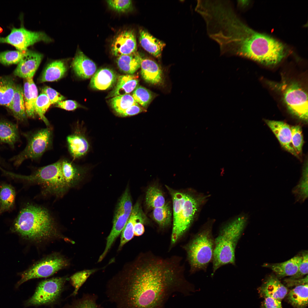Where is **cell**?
<instances>
[{"instance_id":"23","label":"cell","mask_w":308,"mask_h":308,"mask_svg":"<svg viewBox=\"0 0 308 308\" xmlns=\"http://www.w3.org/2000/svg\"><path fill=\"white\" fill-rule=\"evenodd\" d=\"M18 127L13 123L0 119V143L8 144L14 149L15 144L20 141Z\"/></svg>"},{"instance_id":"47","label":"cell","mask_w":308,"mask_h":308,"mask_svg":"<svg viewBox=\"0 0 308 308\" xmlns=\"http://www.w3.org/2000/svg\"><path fill=\"white\" fill-rule=\"evenodd\" d=\"M302 261L298 268L297 273L291 276L288 279L291 280L299 279L307 275L308 273V253L305 252L303 254Z\"/></svg>"},{"instance_id":"24","label":"cell","mask_w":308,"mask_h":308,"mask_svg":"<svg viewBox=\"0 0 308 308\" xmlns=\"http://www.w3.org/2000/svg\"><path fill=\"white\" fill-rule=\"evenodd\" d=\"M26 112L27 117L34 118L36 115L35 107L38 97L37 88L33 78L25 79L23 88Z\"/></svg>"},{"instance_id":"46","label":"cell","mask_w":308,"mask_h":308,"mask_svg":"<svg viewBox=\"0 0 308 308\" xmlns=\"http://www.w3.org/2000/svg\"><path fill=\"white\" fill-rule=\"evenodd\" d=\"M42 93L45 94L48 98L51 104H56L64 100L65 98L56 91L48 86H45L42 89Z\"/></svg>"},{"instance_id":"9","label":"cell","mask_w":308,"mask_h":308,"mask_svg":"<svg viewBox=\"0 0 308 308\" xmlns=\"http://www.w3.org/2000/svg\"><path fill=\"white\" fill-rule=\"evenodd\" d=\"M22 134L27 140V145L23 151L9 160L16 167L27 159H38L51 148L52 144V131L50 127Z\"/></svg>"},{"instance_id":"8","label":"cell","mask_w":308,"mask_h":308,"mask_svg":"<svg viewBox=\"0 0 308 308\" xmlns=\"http://www.w3.org/2000/svg\"><path fill=\"white\" fill-rule=\"evenodd\" d=\"M270 85L281 94L288 109L293 114L306 122L308 121V95L297 82H270Z\"/></svg>"},{"instance_id":"1","label":"cell","mask_w":308,"mask_h":308,"mask_svg":"<svg viewBox=\"0 0 308 308\" xmlns=\"http://www.w3.org/2000/svg\"><path fill=\"white\" fill-rule=\"evenodd\" d=\"M180 268L176 256L141 253L108 281L105 294L115 308H163Z\"/></svg>"},{"instance_id":"42","label":"cell","mask_w":308,"mask_h":308,"mask_svg":"<svg viewBox=\"0 0 308 308\" xmlns=\"http://www.w3.org/2000/svg\"><path fill=\"white\" fill-rule=\"evenodd\" d=\"M25 51L17 50L0 52V63L5 65L18 64Z\"/></svg>"},{"instance_id":"4","label":"cell","mask_w":308,"mask_h":308,"mask_svg":"<svg viewBox=\"0 0 308 308\" xmlns=\"http://www.w3.org/2000/svg\"><path fill=\"white\" fill-rule=\"evenodd\" d=\"M248 216L241 215L225 224L214 238L212 275L221 266L235 264V251L246 225Z\"/></svg>"},{"instance_id":"48","label":"cell","mask_w":308,"mask_h":308,"mask_svg":"<svg viewBox=\"0 0 308 308\" xmlns=\"http://www.w3.org/2000/svg\"><path fill=\"white\" fill-rule=\"evenodd\" d=\"M146 111L145 109L141 107L137 103L127 108L119 116L121 117L131 116Z\"/></svg>"},{"instance_id":"29","label":"cell","mask_w":308,"mask_h":308,"mask_svg":"<svg viewBox=\"0 0 308 308\" xmlns=\"http://www.w3.org/2000/svg\"><path fill=\"white\" fill-rule=\"evenodd\" d=\"M140 203L137 201L133 207L130 217L121 233L120 241L118 250L134 236V227L139 216L142 212Z\"/></svg>"},{"instance_id":"53","label":"cell","mask_w":308,"mask_h":308,"mask_svg":"<svg viewBox=\"0 0 308 308\" xmlns=\"http://www.w3.org/2000/svg\"><path fill=\"white\" fill-rule=\"evenodd\" d=\"M1 158V157L0 156V160Z\"/></svg>"},{"instance_id":"6","label":"cell","mask_w":308,"mask_h":308,"mask_svg":"<svg viewBox=\"0 0 308 308\" xmlns=\"http://www.w3.org/2000/svg\"><path fill=\"white\" fill-rule=\"evenodd\" d=\"M205 197L186 193L185 200L176 199L173 202V222L171 244H175L187 231L196 213Z\"/></svg>"},{"instance_id":"5","label":"cell","mask_w":308,"mask_h":308,"mask_svg":"<svg viewBox=\"0 0 308 308\" xmlns=\"http://www.w3.org/2000/svg\"><path fill=\"white\" fill-rule=\"evenodd\" d=\"M214 248L212 224H207L183 246L191 273L206 271L212 261Z\"/></svg>"},{"instance_id":"36","label":"cell","mask_w":308,"mask_h":308,"mask_svg":"<svg viewBox=\"0 0 308 308\" xmlns=\"http://www.w3.org/2000/svg\"><path fill=\"white\" fill-rule=\"evenodd\" d=\"M295 200L300 203L303 202L308 197L307 162L303 168L302 176L296 186L292 190Z\"/></svg>"},{"instance_id":"16","label":"cell","mask_w":308,"mask_h":308,"mask_svg":"<svg viewBox=\"0 0 308 308\" xmlns=\"http://www.w3.org/2000/svg\"><path fill=\"white\" fill-rule=\"evenodd\" d=\"M265 121L279 141L281 147L297 157L299 156L292 144L291 127L282 121L266 119Z\"/></svg>"},{"instance_id":"49","label":"cell","mask_w":308,"mask_h":308,"mask_svg":"<svg viewBox=\"0 0 308 308\" xmlns=\"http://www.w3.org/2000/svg\"><path fill=\"white\" fill-rule=\"evenodd\" d=\"M264 298L262 304V308H282L281 301L269 296Z\"/></svg>"},{"instance_id":"11","label":"cell","mask_w":308,"mask_h":308,"mask_svg":"<svg viewBox=\"0 0 308 308\" xmlns=\"http://www.w3.org/2000/svg\"><path fill=\"white\" fill-rule=\"evenodd\" d=\"M65 277H56L41 281L34 293L25 303V306H38L55 303L59 299L67 280Z\"/></svg>"},{"instance_id":"2","label":"cell","mask_w":308,"mask_h":308,"mask_svg":"<svg viewBox=\"0 0 308 308\" xmlns=\"http://www.w3.org/2000/svg\"><path fill=\"white\" fill-rule=\"evenodd\" d=\"M227 42L229 55L244 57L267 65L278 63L286 54L282 43L270 36L256 32L242 20L230 27Z\"/></svg>"},{"instance_id":"30","label":"cell","mask_w":308,"mask_h":308,"mask_svg":"<svg viewBox=\"0 0 308 308\" xmlns=\"http://www.w3.org/2000/svg\"><path fill=\"white\" fill-rule=\"evenodd\" d=\"M67 71V66L63 61L57 60L52 62L44 69L39 82H43L57 80L64 76Z\"/></svg>"},{"instance_id":"38","label":"cell","mask_w":308,"mask_h":308,"mask_svg":"<svg viewBox=\"0 0 308 308\" xmlns=\"http://www.w3.org/2000/svg\"><path fill=\"white\" fill-rule=\"evenodd\" d=\"M152 215L153 218L162 228L168 226L171 223L172 212L169 203H166L163 206L153 209Z\"/></svg>"},{"instance_id":"13","label":"cell","mask_w":308,"mask_h":308,"mask_svg":"<svg viewBox=\"0 0 308 308\" xmlns=\"http://www.w3.org/2000/svg\"><path fill=\"white\" fill-rule=\"evenodd\" d=\"M51 40L50 38L43 32L31 31L23 27H13L8 36L0 37V43L11 44L21 51H26L28 47L37 42H48Z\"/></svg>"},{"instance_id":"18","label":"cell","mask_w":308,"mask_h":308,"mask_svg":"<svg viewBox=\"0 0 308 308\" xmlns=\"http://www.w3.org/2000/svg\"><path fill=\"white\" fill-rule=\"evenodd\" d=\"M262 297L269 296L281 301L288 293L287 288L275 277L270 276L259 288Z\"/></svg>"},{"instance_id":"40","label":"cell","mask_w":308,"mask_h":308,"mask_svg":"<svg viewBox=\"0 0 308 308\" xmlns=\"http://www.w3.org/2000/svg\"><path fill=\"white\" fill-rule=\"evenodd\" d=\"M51 104L46 95L41 93L38 96L35 105V114H37L48 126L50 124L44 114Z\"/></svg>"},{"instance_id":"45","label":"cell","mask_w":308,"mask_h":308,"mask_svg":"<svg viewBox=\"0 0 308 308\" xmlns=\"http://www.w3.org/2000/svg\"><path fill=\"white\" fill-rule=\"evenodd\" d=\"M109 6L118 12H125L131 9L132 2L129 0H111L107 1Z\"/></svg>"},{"instance_id":"33","label":"cell","mask_w":308,"mask_h":308,"mask_svg":"<svg viewBox=\"0 0 308 308\" xmlns=\"http://www.w3.org/2000/svg\"><path fill=\"white\" fill-rule=\"evenodd\" d=\"M286 295L294 308H305L308 305V283L295 286Z\"/></svg>"},{"instance_id":"43","label":"cell","mask_w":308,"mask_h":308,"mask_svg":"<svg viewBox=\"0 0 308 308\" xmlns=\"http://www.w3.org/2000/svg\"><path fill=\"white\" fill-rule=\"evenodd\" d=\"M291 140L293 147L298 155L301 154L303 143L302 128L299 125L291 127Z\"/></svg>"},{"instance_id":"26","label":"cell","mask_w":308,"mask_h":308,"mask_svg":"<svg viewBox=\"0 0 308 308\" xmlns=\"http://www.w3.org/2000/svg\"><path fill=\"white\" fill-rule=\"evenodd\" d=\"M139 34V42L141 46L153 56L159 57L165 44L145 30H140Z\"/></svg>"},{"instance_id":"39","label":"cell","mask_w":308,"mask_h":308,"mask_svg":"<svg viewBox=\"0 0 308 308\" xmlns=\"http://www.w3.org/2000/svg\"><path fill=\"white\" fill-rule=\"evenodd\" d=\"M110 102L113 109L119 115L127 108L137 103L132 96L129 94L113 97Z\"/></svg>"},{"instance_id":"3","label":"cell","mask_w":308,"mask_h":308,"mask_svg":"<svg viewBox=\"0 0 308 308\" xmlns=\"http://www.w3.org/2000/svg\"><path fill=\"white\" fill-rule=\"evenodd\" d=\"M12 230L23 238L37 242L60 236L48 210L32 204H27L21 209L14 220Z\"/></svg>"},{"instance_id":"32","label":"cell","mask_w":308,"mask_h":308,"mask_svg":"<svg viewBox=\"0 0 308 308\" xmlns=\"http://www.w3.org/2000/svg\"><path fill=\"white\" fill-rule=\"evenodd\" d=\"M17 84L9 76H0V105L8 107L12 99Z\"/></svg>"},{"instance_id":"28","label":"cell","mask_w":308,"mask_h":308,"mask_svg":"<svg viewBox=\"0 0 308 308\" xmlns=\"http://www.w3.org/2000/svg\"><path fill=\"white\" fill-rule=\"evenodd\" d=\"M61 167L64 177L69 189L77 185L83 177L84 171L72 162L62 160Z\"/></svg>"},{"instance_id":"31","label":"cell","mask_w":308,"mask_h":308,"mask_svg":"<svg viewBox=\"0 0 308 308\" xmlns=\"http://www.w3.org/2000/svg\"><path fill=\"white\" fill-rule=\"evenodd\" d=\"M117 57V66L121 71L126 74H132L140 67L142 58L137 51Z\"/></svg>"},{"instance_id":"14","label":"cell","mask_w":308,"mask_h":308,"mask_svg":"<svg viewBox=\"0 0 308 308\" xmlns=\"http://www.w3.org/2000/svg\"><path fill=\"white\" fill-rule=\"evenodd\" d=\"M42 58L41 54L27 50L14 70V74L25 79L33 78Z\"/></svg>"},{"instance_id":"50","label":"cell","mask_w":308,"mask_h":308,"mask_svg":"<svg viewBox=\"0 0 308 308\" xmlns=\"http://www.w3.org/2000/svg\"><path fill=\"white\" fill-rule=\"evenodd\" d=\"M56 106L66 110H74L79 106L78 103L76 101L68 100H63L56 104Z\"/></svg>"},{"instance_id":"20","label":"cell","mask_w":308,"mask_h":308,"mask_svg":"<svg viewBox=\"0 0 308 308\" xmlns=\"http://www.w3.org/2000/svg\"><path fill=\"white\" fill-rule=\"evenodd\" d=\"M117 78L116 73L112 70L106 68L100 69L92 76L90 86L94 89L106 90L112 86Z\"/></svg>"},{"instance_id":"44","label":"cell","mask_w":308,"mask_h":308,"mask_svg":"<svg viewBox=\"0 0 308 308\" xmlns=\"http://www.w3.org/2000/svg\"><path fill=\"white\" fill-rule=\"evenodd\" d=\"M93 271L90 270H84L77 272L71 276L70 277L71 283L74 288L71 295L75 296L83 284Z\"/></svg>"},{"instance_id":"7","label":"cell","mask_w":308,"mask_h":308,"mask_svg":"<svg viewBox=\"0 0 308 308\" xmlns=\"http://www.w3.org/2000/svg\"><path fill=\"white\" fill-rule=\"evenodd\" d=\"M62 160L38 168L29 176H21L20 178L41 186L47 193L61 196L69 189L64 177L61 167Z\"/></svg>"},{"instance_id":"51","label":"cell","mask_w":308,"mask_h":308,"mask_svg":"<svg viewBox=\"0 0 308 308\" xmlns=\"http://www.w3.org/2000/svg\"><path fill=\"white\" fill-rule=\"evenodd\" d=\"M286 285L288 287L296 286L298 285L308 283V276L303 278L291 280L288 279L285 280Z\"/></svg>"},{"instance_id":"41","label":"cell","mask_w":308,"mask_h":308,"mask_svg":"<svg viewBox=\"0 0 308 308\" xmlns=\"http://www.w3.org/2000/svg\"><path fill=\"white\" fill-rule=\"evenodd\" d=\"M132 96L136 102L144 108L147 107L153 98L151 92L141 86L136 87L133 93Z\"/></svg>"},{"instance_id":"34","label":"cell","mask_w":308,"mask_h":308,"mask_svg":"<svg viewBox=\"0 0 308 308\" xmlns=\"http://www.w3.org/2000/svg\"><path fill=\"white\" fill-rule=\"evenodd\" d=\"M15 191L14 188L7 184L2 185L0 188V215L11 210L15 203Z\"/></svg>"},{"instance_id":"19","label":"cell","mask_w":308,"mask_h":308,"mask_svg":"<svg viewBox=\"0 0 308 308\" xmlns=\"http://www.w3.org/2000/svg\"><path fill=\"white\" fill-rule=\"evenodd\" d=\"M68 151L74 159L85 155L89 148L88 142L84 135L78 130L66 137Z\"/></svg>"},{"instance_id":"37","label":"cell","mask_w":308,"mask_h":308,"mask_svg":"<svg viewBox=\"0 0 308 308\" xmlns=\"http://www.w3.org/2000/svg\"><path fill=\"white\" fill-rule=\"evenodd\" d=\"M98 299L96 294H84L81 298L74 300L71 304L67 305L63 308H104L98 303Z\"/></svg>"},{"instance_id":"52","label":"cell","mask_w":308,"mask_h":308,"mask_svg":"<svg viewBox=\"0 0 308 308\" xmlns=\"http://www.w3.org/2000/svg\"><path fill=\"white\" fill-rule=\"evenodd\" d=\"M249 3V1L247 0H238L237 1L238 6L240 8H244L247 6Z\"/></svg>"},{"instance_id":"12","label":"cell","mask_w":308,"mask_h":308,"mask_svg":"<svg viewBox=\"0 0 308 308\" xmlns=\"http://www.w3.org/2000/svg\"><path fill=\"white\" fill-rule=\"evenodd\" d=\"M133 207L130 193L124 192L117 204L113 221V226L106 239V246L99 258L103 260L114 242L121 234L131 213Z\"/></svg>"},{"instance_id":"21","label":"cell","mask_w":308,"mask_h":308,"mask_svg":"<svg viewBox=\"0 0 308 308\" xmlns=\"http://www.w3.org/2000/svg\"><path fill=\"white\" fill-rule=\"evenodd\" d=\"M303 258L302 255L296 256L283 262L275 263H266L263 266L271 269L279 277L292 276L297 272Z\"/></svg>"},{"instance_id":"35","label":"cell","mask_w":308,"mask_h":308,"mask_svg":"<svg viewBox=\"0 0 308 308\" xmlns=\"http://www.w3.org/2000/svg\"><path fill=\"white\" fill-rule=\"evenodd\" d=\"M145 202L147 208L154 209L164 205L165 200L160 189L156 186H151L146 193Z\"/></svg>"},{"instance_id":"25","label":"cell","mask_w":308,"mask_h":308,"mask_svg":"<svg viewBox=\"0 0 308 308\" xmlns=\"http://www.w3.org/2000/svg\"><path fill=\"white\" fill-rule=\"evenodd\" d=\"M13 117L19 122L26 121L27 116L24 98L23 88L17 84L12 101L8 107Z\"/></svg>"},{"instance_id":"10","label":"cell","mask_w":308,"mask_h":308,"mask_svg":"<svg viewBox=\"0 0 308 308\" xmlns=\"http://www.w3.org/2000/svg\"><path fill=\"white\" fill-rule=\"evenodd\" d=\"M69 264L68 261L60 254H50L38 261L23 272L15 287L18 288L24 282L32 279L50 276L67 267Z\"/></svg>"},{"instance_id":"15","label":"cell","mask_w":308,"mask_h":308,"mask_svg":"<svg viewBox=\"0 0 308 308\" xmlns=\"http://www.w3.org/2000/svg\"><path fill=\"white\" fill-rule=\"evenodd\" d=\"M136 37L132 30L121 31L115 38L111 46L113 55L118 57L131 54L137 51Z\"/></svg>"},{"instance_id":"22","label":"cell","mask_w":308,"mask_h":308,"mask_svg":"<svg viewBox=\"0 0 308 308\" xmlns=\"http://www.w3.org/2000/svg\"><path fill=\"white\" fill-rule=\"evenodd\" d=\"M140 67L141 76L146 82L155 85L161 82L162 70L156 62L149 58H142Z\"/></svg>"},{"instance_id":"17","label":"cell","mask_w":308,"mask_h":308,"mask_svg":"<svg viewBox=\"0 0 308 308\" xmlns=\"http://www.w3.org/2000/svg\"><path fill=\"white\" fill-rule=\"evenodd\" d=\"M72 66L75 74L84 79L92 76L96 72L97 68L94 62L80 50L78 51L74 58Z\"/></svg>"},{"instance_id":"27","label":"cell","mask_w":308,"mask_h":308,"mask_svg":"<svg viewBox=\"0 0 308 308\" xmlns=\"http://www.w3.org/2000/svg\"><path fill=\"white\" fill-rule=\"evenodd\" d=\"M116 86L108 96L109 97L129 94L135 89L139 80L137 76L126 74L119 76Z\"/></svg>"}]
</instances>
